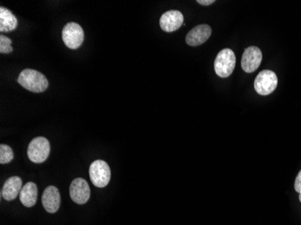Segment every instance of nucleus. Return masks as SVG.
<instances>
[{"mask_svg": "<svg viewBox=\"0 0 301 225\" xmlns=\"http://www.w3.org/2000/svg\"><path fill=\"white\" fill-rule=\"evenodd\" d=\"M13 51L12 41L5 35H0V53L9 54Z\"/></svg>", "mask_w": 301, "mask_h": 225, "instance_id": "nucleus-16", "label": "nucleus"}, {"mask_svg": "<svg viewBox=\"0 0 301 225\" xmlns=\"http://www.w3.org/2000/svg\"><path fill=\"white\" fill-rule=\"evenodd\" d=\"M197 2L199 4L202 5V6H209V5H212L213 3H215L214 0H198Z\"/></svg>", "mask_w": 301, "mask_h": 225, "instance_id": "nucleus-18", "label": "nucleus"}, {"mask_svg": "<svg viewBox=\"0 0 301 225\" xmlns=\"http://www.w3.org/2000/svg\"><path fill=\"white\" fill-rule=\"evenodd\" d=\"M89 178L95 187L99 188L106 187L111 179L110 167L108 164L101 159L93 161L89 167Z\"/></svg>", "mask_w": 301, "mask_h": 225, "instance_id": "nucleus-3", "label": "nucleus"}, {"mask_svg": "<svg viewBox=\"0 0 301 225\" xmlns=\"http://www.w3.org/2000/svg\"><path fill=\"white\" fill-rule=\"evenodd\" d=\"M42 204L46 212L54 213L59 210L61 205V195L58 188L49 186L45 188L42 196Z\"/></svg>", "mask_w": 301, "mask_h": 225, "instance_id": "nucleus-10", "label": "nucleus"}, {"mask_svg": "<svg viewBox=\"0 0 301 225\" xmlns=\"http://www.w3.org/2000/svg\"><path fill=\"white\" fill-rule=\"evenodd\" d=\"M38 196V189L37 186L34 182H27L22 188L21 192L19 194V198L23 205L26 207H33L36 204Z\"/></svg>", "mask_w": 301, "mask_h": 225, "instance_id": "nucleus-13", "label": "nucleus"}, {"mask_svg": "<svg viewBox=\"0 0 301 225\" xmlns=\"http://www.w3.org/2000/svg\"><path fill=\"white\" fill-rule=\"evenodd\" d=\"M51 151L50 142L44 137H36L32 140L27 149V156L34 163H43L46 160Z\"/></svg>", "mask_w": 301, "mask_h": 225, "instance_id": "nucleus-4", "label": "nucleus"}, {"mask_svg": "<svg viewBox=\"0 0 301 225\" xmlns=\"http://www.w3.org/2000/svg\"><path fill=\"white\" fill-rule=\"evenodd\" d=\"M22 190V180L19 177H11L6 180L1 190V196L5 200L13 201L17 198Z\"/></svg>", "mask_w": 301, "mask_h": 225, "instance_id": "nucleus-12", "label": "nucleus"}, {"mask_svg": "<svg viewBox=\"0 0 301 225\" xmlns=\"http://www.w3.org/2000/svg\"><path fill=\"white\" fill-rule=\"evenodd\" d=\"M295 191L297 192L298 194L301 192V171L298 172L296 180H295V185H294Z\"/></svg>", "mask_w": 301, "mask_h": 225, "instance_id": "nucleus-17", "label": "nucleus"}, {"mask_svg": "<svg viewBox=\"0 0 301 225\" xmlns=\"http://www.w3.org/2000/svg\"><path fill=\"white\" fill-rule=\"evenodd\" d=\"M17 17L9 9L0 8V32L9 33L17 29Z\"/></svg>", "mask_w": 301, "mask_h": 225, "instance_id": "nucleus-14", "label": "nucleus"}, {"mask_svg": "<svg viewBox=\"0 0 301 225\" xmlns=\"http://www.w3.org/2000/svg\"><path fill=\"white\" fill-rule=\"evenodd\" d=\"M184 17L178 10H170L164 13L160 18V26L166 33L175 32L183 25Z\"/></svg>", "mask_w": 301, "mask_h": 225, "instance_id": "nucleus-9", "label": "nucleus"}, {"mask_svg": "<svg viewBox=\"0 0 301 225\" xmlns=\"http://www.w3.org/2000/svg\"><path fill=\"white\" fill-rule=\"evenodd\" d=\"M236 59L233 50L231 49H224L219 51L216 56L214 67L216 75L220 78H228L235 68Z\"/></svg>", "mask_w": 301, "mask_h": 225, "instance_id": "nucleus-2", "label": "nucleus"}, {"mask_svg": "<svg viewBox=\"0 0 301 225\" xmlns=\"http://www.w3.org/2000/svg\"><path fill=\"white\" fill-rule=\"evenodd\" d=\"M211 34L212 29L209 25H198L187 34L186 42L190 46L200 45L208 41Z\"/></svg>", "mask_w": 301, "mask_h": 225, "instance_id": "nucleus-11", "label": "nucleus"}, {"mask_svg": "<svg viewBox=\"0 0 301 225\" xmlns=\"http://www.w3.org/2000/svg\"><path fill=\"white\" fill-rule=\"evenodd\" d=\"M17 81L23 88L34 93L44 92L49 86V81L45 76L31 69H26L22 71Z\"/></svg>", "mask_w": 301, "mask_h": 225, "instance_id": "nucleus-1", "label": "nucleus"}, {"mask_svg": "<svg viewBox=\"0 0 301 225\" xmlns=\"http://www.w3.org/2000/svg\"><path fill=\"white\" fill-rule=\"evenodd\" d=\"M263 60L262 50L256 46H250L246 48L243 54L241 65L244 71L252 73L258 69Z\"/></svg>", "mask_w": 301, "mask_h": 225, "instance_id": "nucleus-7", "label": "nucleus"}, {"mask_svg": "<svg viewBox=\"0 0 301 225\" xmlns=\"http://www.w3.org/2000/svg\"><path fill=\"white\" fill-rule=\"evenodd\" d=\"M70 196L73 202L78 204H84L90 197V188L87 181L81 178H77L72 181L70 187Z\"/></svg>", "mask_w": 301, "mask_h": 225, "instance_id": "nucleus-8", "label": "nucleus"}, {"mask_svg": "<svg viewBox=\"0 0 301 225\" xmlns=\"http://www.w3.org/2000/svg\"><path fill=\"white\" fill-rule=\"evenodd\" d=\"M299 201H300V203H301V192H300V193H299Z\"/></svg>", "mask_w": 301, "mask_h": 225, "instance_id": "nucleus-19", "label": "nucleus"}, {"mask_svg": "<svg viewBox=\"0 0 301 225\" xmlns=\"http://www.w3.org/2000/svg\"><path fill=\"white\" fill-rule=\"evenodd\" d=\"M63 40L65 45L72 50L81 47L84 41V32L81 25L76 23H69L63 29Z\"/></svg>", "mask_w": 301, "mask_h": 225, "instance_id": "nucleus-6", "label": "nucleus"}, {"mask_svg": "<svg viewBox=\"0 0 301 225\" xmlns=\"http://www.w3.org/2000/svg\"><path fill=\"white\" fill-rule=\"evenodd\" d=\"M14 158V152L12 149L8 145L1 144L0 145V163L8 164L12 161Z\"/></svg>", "mask_w": 301, "mask_h": 225, "instance_id": "nucleus-15", "label": "nucleus"}, {"mask_svg": "<svg viewBox=\"0 0 301 225\" xmlns=\"http://www.w3.org/2000/svg\"><path fill=\"white\" fill-rule=\"evenodd\" d=\"M278 78L272 71L264 70L259 73L255 80V91L261 96H268L275 90Z\"/></svg>", "mask_w": 301, "mask_h": 225, "instance_id": "nucleus-5", "label": "nucleus"}]
</instances>
